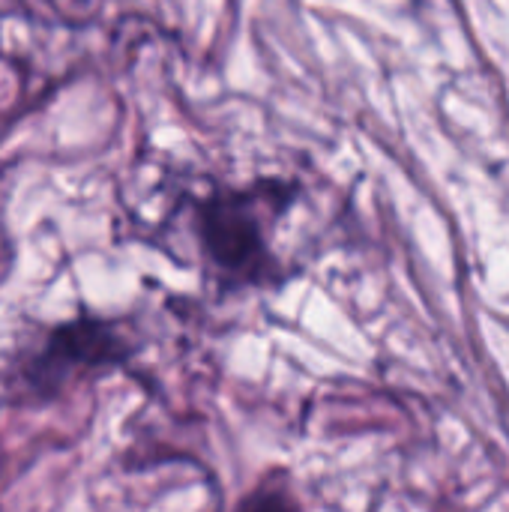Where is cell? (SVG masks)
Segmentation results:
<instances>
[{"mask_svg":"<svg viewBox=\"0 0 509 512\" xmlns=\"http://www.w3.org/2000/svg\"><path fill=\"white\" fill-rule=\"evenodd\" d=\"M132 351V342L114 321L84 312L45 333L42 348L24 363L21 378L36 396H54L72 375L117 369Z\"/></svg>","mask_w":509,"mask_h":512,"instance_id":"cell-1","label":"cell"},{"mask_svg":"<svg viewBox=\"0 0 509 512\" xmlns=\"http://www.w3.org/2000/svg\"><path fill=\"white\" fill-rule=\"evenodd\" d=\"M237 512H300V507H297V498L285 486L264 483L240 504Z\"/></svg>","mask_w":509,"mask_h":512,"instance_id":"cell-3","label":"cell"},{"mask_svg":"<svg viewBox=\"0 0 509 512\" xmlns=\"http://www.w3.org/2000/svg\"><path fill=\"white\" fill-rule=\"evenodd\" d=\"M198 234L207 258L216 270L237 282H267L273 258L255 219V210L243 198L216 195L198 210Z\"/></svg>","mask_w":509,"mask_h":512,"instance_id":"cell-2","label":"cell"}]
</instances>
